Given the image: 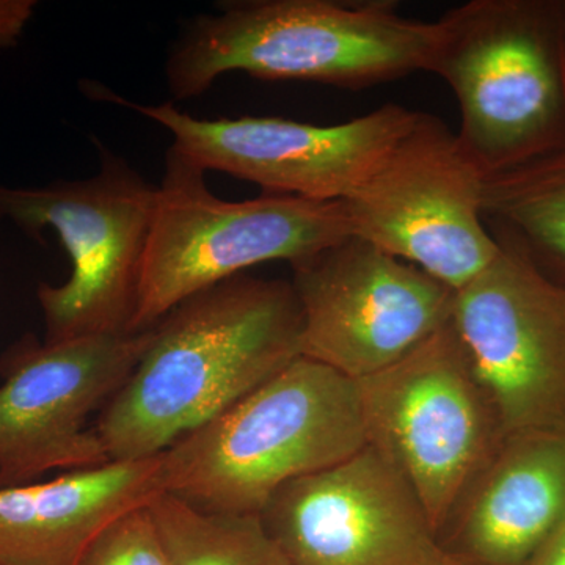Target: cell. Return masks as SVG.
Returning <instances> with one entry per match:
<instances>
[{
    "instance_id": "1",
    "label": "cell",
    "mask_w": 565,
    "mask_h": 565,
    "mask_svg": "<svg viewBox=\"0 0 565 565\" xmlns=\"http://www.w3.org/2000/svg\"><path fill=\"white\" fill-rule=\"evenodd\" d=\"M151 329L147 352L93 426L109 462L161 455L302 355L291 281L237 275Z\"/></svg>"
},
{
    "instance_id": "2",
    "label": "cell",
    "mask_w": 565,
    "mask_h": 565,
    "mask_svg": "<svg viewBox=\"0 0 565 565\" xmlns=\"http://www.w3.org/2000/svg\"><path fill=\"white\" fill-rule=\"evenodd\" d=\"M438 22L393 0H244L189 22L166 63L174 102L202 96L228 73L362 90L426 71Z\"/></svg>"
},
{
    "instance_id": "3",
    "label": "cell",
    "mask_w": 565,
    "mask_h": 565,
    "mask_svg": "<svg viewBox=\"0 0 565 565\" xmlns=\"http://www.w3.org/2000/svg\"><path fill=\"white\" fill-rule=\"evenodd\" d=\"M367 445L356 382L300 355L161 452L162 489L211 514L259 515L282 486Z\"/></svg>"
},
{
    "instance_id": "4",
    "label": "cell",
    "mask_w": 565,
    "mask_h": 565,
    "mask_svg": "<svg viewBox=\"0 0 565 565\" xmlns=\"http://www.w3.org/2000/svg\"><path fill=\"white\" fill-rule=\"evenodd\" d=\"M429 73L455 92L457 140L486 178L565 150L559 0H470L438 18Z\"/></svg>"
},
{
    "instance_id": "5",
    "label": "cell",
    "mask_w": 565,
    "mask_h": 565,
    "mask_svg": "<svg viewBox=\"0 0 565 565\" xmlns=\"http://www.w3.org/2000/svg\"><path fill=\"white\" fill-rule=\"evenodd\" d=\"M204 170L170 148L156 192L131 332L185 299L269 262L296 263L352 236L343 202L264 193L226 202Z\"/></svg>"
},
{
    "instance_id": "6",
    "label": "cell",
    "mask_w": 565,
    "mask_h": 565,
    "mask_svg": "<svg viewBox=\"0 0 565 565\" xmlns=\"http://www.w3.org/2000/svg\"><path fill=\"white\" fill-rule=\"evenodd\" d=\"M102 152V170L85 180L0 185V215L32 236L54 230L71 259L68 280L36 292L44 343L131 332L158 185Z\"/></svg>"
},
{
    "instance_id": "7",
    "label": "cell",
    "mask_w": 565,
    "mask_h": 565,
    "mask_svg": "<svg viewBox=\"0 0 565 565\" xmlns=\"http://www.w3.org/2000/svg\"><path fill=\"white\" fill-rule=\"evenodd\" d=\"M359 385L370 445L396 467L440 539L505 438L451 323Z\"/></svg>"
},
{
    "instance_id": "8",
    "label": "cell",
    "mask_w": 565,
    "mask_h": 565,
    "mask_svg": "<svg viewBox=\"0 0 565 565\" xmlns=\"http://www.w3.org/2000/svg\"><path fill=\"white\" fill-rule=\"evenodd\" d=\"M486 177L456 132L419 114L344 200L352 236L459 291L500 252L482 212Z\"/></svg>"
},
{
    "instance_id": "9",
    "label": "cell",
    "mask_w": 565,
    "mask_h": 565,
    "mask_svg": "<svg viewBox=\"0 0 565 565\" xmlns=\"http://www.w3.org/2000/svg\"><path fill=\"white\" fill-rule=\"evenodd\" d=\"M291 266L302 356L352 381L399 362L451 321V288L360 237Z\"/></svg>"
},
{
    "instance_id": "10",
    "label": "cell",
    "mask_w": 565,
    "mask_h": 565,
    "mask_svg": "<svg viewBox=\"0 0 565 565\" xmlns=\"http://www.w3.org/2000/svg\"><path fill=\"white\" fill-rule=\"evenodd\" d=\"M151 338L152 329L63 343L25 334L10 345L0 356V487L109 463L87 422L131 377Z\"/></svg>"
},
{
    "instance_id": "11",
    "label": "cell",
    "mask_w": 565,
    "mask_h": 565,
    "mask_svg": "<svg viewBox=\"0 0 565 565\" xmlns=\"http://www.w3.org/2000/svg\"><path fill=\"white\" fill-rule=\"evenodd\" d=\"M494 239L500 252L455 292L449 323L505 435L565 433V285Z\"/></svg>"
},
{
    "instance_id": "12",
    "label": "cell",
    "mask_w": 565,
    "mask_h": 565,
    "mask_svg": "<svg viewBox=\"0 0 565 565\" xmlns=\"http://www.w3.org/2000/svg\"><path fill=\"white\" fill-rule=\"evenodd\" d=\"M107 102L163 126L172 147L207 172L232 174L264 193L340 202L415 125L422 111L385 104L341 125L318 126L280 117L196 118L174 106L137 104L106 93Z\"/></svg>"
},
{
    "instance_id": "13",
    "label": "cell",
    "mask_w": 565,
    "mask_h": 565,
    "mask_svg": "<svg viewBox=\"0 0 565 565\" xmlns=\"http://www.w3.org/2000/svg\"><path fill=\"white\" fill-rule=\"evenodd\" d=\"M259 516L291 565H430L440 545L414 490L371 445L282 486Z\"/></svg>"
},
{
    "instance_id": "14",
    "label": "cell",
    "mask_w": 565,
    "mask_h": 565,
    "mask_svg": "<svg viewBox=\"0 0 565 565\" xmlns=\"http://www.w3.org/2000/svg\"><path fill=\"white\" fill-rule=\"evenodd\" d=\"M565 525V433L505 435L440 545L476 565H527Z\"/></svg>"
},
{
    "instance_id": "15",
    "label": "cell",
    "mask_w": 565,
    "mask_h": 565,
    "mask_svg": "<svg viewBox=\"0 0 565 565\" xmlns=\"http://www.w3.org/2000/svg\"><path fill=\"white\" fill-rule=\"evenodd\" d=\"M162 493L161 455L0 487V565H81L107 526Z\"/></svg>"
},
{
    "instance_id": "16",
    "label": "cell",
    "mask_w": 565,
    "mask_h": 565,
    "mask_svg": "<svg viewBox=\"0 0 565 565\" xmlns=\"http://www.w3.org/2000/svg\"><path fill=\"white\" fill-rule=\"evenodd\" d=\"M482 212L494 237L565 280V150L486 178Z\"/></svg>"
},
{
    "instance_id": "17",
    "label": "cell",
    "mask_w": 565,
    "mask_h": 565,
    "mask_svg": "<svg viewBox=\"0 0 565 565\" xmlns=\"http://www.w3.org/2000/svg\"><path fill=\"white\" fill-rule=\"evenodd\" d=\"M150 509L172 565H291L259 515L211 514L167 493Z\"/></svg>"
},
{
    "instance_id": "18",
    "label": "cell",
    "mask_w": 565,
    "mask_h": 565,
    "mask_svg": "<svg viewBox=\"0 0 565 565\" xmlns=\"http://www.w3.org/2000/svg\"><path fill=\"white\" fill-rule=\"evenodd\" d=\"M150 504L129 511L107 526L81 565H172Z\"/></svg>"
},
{
    "instance_id": "19",
    "label": "cell",
    "mask_w": 565,
    "mask_h": 565,
    "mask_svg": "<svg viewBox=\"0 0 565 565\" xmlns=\"http://www.w3.org/2000/svg\"><path fill=\"white\" fill-rule=\"evenodd\" d=\"M35 7V0H0V51L17 46Z\"/></svg>"
},
{
    "instance_id": "20",
    "label": "cell",
    "mask_w": 565,
    "mask_h": 565,
    "mask_svg": "<svg viewBox=\"0 0 565 565\" xmlns=\"http://www.w3.org/2000/svg\"><path fill=\"white\" fill-rule=\"evenodd\" d=\"M527 565H565V525L539 550Z\"/></svg>"
},
{
    "instance_id": "21",
    "label": "cell",
    "mask_w": 565,
    "mask_h": 565,
    "mask_svg": "<svg viewBox=\"0 0 565 565\" xmlns=\"http://www.w3.org/2000/svg\"><path fill=\"white\" fill-rule=\"evenodd\" d=\"M430 565H476L470 563V561L465 559V557L456 555V553L448 552L444 546L438 545V548L435 550L433 561H430Z\"/></svg>"
},
{
    "instance_id": "22",
    "label": "cell",
    "mask_w": 565,
    "mask_h": 565,
    "mask_svg": "<svg viewBox=\"0 0 565 565\" xmlns=\"http://www.w3.org/2000/svg\"><path fill=\"white\" fill-rule=\"evenodd\" d=\"M561 18H563L564 40H565V0H559Z\"/></svg>"
},
{
    "instance_id": "23",
    "label": "cell",
    "mask_w": 565,
    "mask_h": 565,
    "mask_svg": "<svg viewBox=\"0 0 565 565\" xmlns=\"http://www.w3.org/2000/svg\"><path fill=\"white\" fill-rule=\"evenodd\" d=\"M561 282H564V285H565V280H564V281H561Z\"/></svg>"
},
{
    "instance_id": "24",
    "label": "cell",
    "mask_w": 565,
    "mask_h": 565,
    "mask_svg": "<svg viewBox=\"0 0 565 565\" xmlns=\"http://www.w3.org/2000/svg\"><path fill=\"white\" fill-rule=\"evenodd\" d=\"M0 218H2V215H0Z\"/></svg>"
}]
</instances>
